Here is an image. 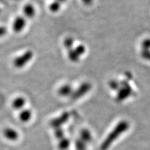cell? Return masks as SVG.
I'll use <instances>...</instances> for the list:
<instances>
[{
	"label": "cell",
	"mask_w": 150,
	"mask_h": 150,
	"mask_svg": "<svg viewBox=\"0 0 150 150\" xmlns=\"http://www.w3.org/2000/svg\"><path fill=\"white\" fill-rule=\"evenodd\" d=\"M128 123L126 121H122L118 124H117L116 127L112 129L111 132L108 134L101 145V150H106L111 144L118 138L120 136L128 129Z\"/></svg>",
	"instance_id": "1"
},
{
	"label": "cell",
	"mask_w": 150,
	"mask_h": 150,
	"mask_svg": "<svg viewBox=\"0 0 150 150\" xmlns=\"http://www.w3.org/2000/svg\"><path fill=\"white\" fill-rule=\"evenodd\" d=\"M33 52L31 50H28L21 56L16 58L13 61L14 67L18 69L22 68L25 67L27 63H29L33 58Z\"/></svg>",
	"instance_id": "2"
},
{
	"label": "cell",
	"mask_w": 150,
	"mask_h": 150,
	"mask_svg": "<svg viewBox=\"0 0 150 150\" xmlns=\"http://www.w3.org/2000/svg\"><path fill=\"white\" fill-rule=\"evenodd\" d=\"M92 88L91 84L89 82H84L81 84L76 90L74 91L71 96L73 100H76L82 98L90 91Z\"/></svg>",
	"instance_id": "3"
},
{
	"label": "cell",
	"mask_w": 150,
	"mask_h": 150,
	"mask_svg": "<svg viewBox=\"0 0 150 150\" xmlns=\"http://www.w3.org/2000/svg\"><path fill=\"white\" fill-rule=\"evenodd\" d=\"M69 116L70 115L68 112L66 111L63 112L60 116L56 117V118H53L50 121V126L54 129L62 128V126L68 122Z\"/></svg>",
	"instance_id": "4"
},
{
	"label": "cell",
	"mask_w": 150,
	"mask_h": 150,
	"mask_svg": "<svg viewBox=\"0 0 150 150\" xmlns=\"http://www.w3.org/2000/svg\"><path fill=\"white\" fill-rule=\"evenodd\" d=\"M140 55L143 59L150 62V38H146L142 41Z\"/></svg>",
	"instance_id": "5"
},
{
	"label": "cell",
	"mask_w": 150,
	"mask_h": 150,
	"mask_svg": "<svg viewBox=\"0 0 150 150\" xmlns=\"http://www.w3.org/2000/svg\"><path fill=\"white\" fill-rule=\"evenodd\" d=\"M3 135L8 141L10 142H16L20 138V134L15 129L6 127L3 131Z\"/></svg>",
	"instance_id": "6"
},
{
	"label": "cell",
	"mask_w": 150,
	"mask_h": 150,
	"mask_svg": "<svg viewBox=\"0 0 150 150\" xmlns=\"http://www.w3.org/2000/svg\"><path fill=\"white\" fill-rule=\"evenodd\" d=\"M26 24L25 18L23 16L16 17L13 23V30L15 33L21 32Z\"/></svg>",
	"instance_id": "7"
},
{
	"label": "cell",
	"mask_w": 150,
	"mask_h": 150,
	"mask_svg": "<svg viewBox=\"0 0 150 150\" xmlns=\"http://www.w3.org/2000/svg\"><path fill=\"white\" fill-rule=\"evenodd\" d=\"M79 139H81L86 144L91 142L93 136L91 131L87 128H82L79 131Z\"/></svg>",
	"instance_id": "8"
},
{
	"label": "cell",
	"mask_w": 150,
	"mask_h": 150,
	"mask_svg": "<svg viewBox=\"0 0 150 150\" xmlns=\"http://www.w3.org/2000/svg\"><path fill=\"white\" fill-rule=\"evenodd\" d=\"M73 91V89L71 86H70L69 84H64L58 89V93L60 96L67 97L71 96Z\"/></svg>",
	"instance_id": "9"
},
{
	"label": "cell",
	"mask_w": 150,
	"mask_h": 150,
	"mask_svg": "<svg viewBox=\"0 0 150 150\" xmlns=\"http://www.w3.org/2000/svg\"><path fill=\"white\" fill-rule=\"evenodd\" d=\"M33 112L31 110L24 109L21 110L19 114V119L22 123H28L31 120Z\"/></svg>",
	"instance_id": "10"
},
{
	"label": "cell",
	"mask_w": 150,
	"mask_h": 150,
	"mask_svg": "<svg viewBox=\"0 0 150 150\" xmlns=\"http://www.w3.org/2000/svg\"><path fill=\"white\" fill-rule=\"evenodd\" d=\"M26 104V100L22 96L16 98L12 102V107L14 109L19 110H21Z\"/></svg>",
	"instance_id": "11"
},
{
	"label": "cell",
	"mask_w": 150,
	"mask_h": 150,
	"mask_svg": "<svg viewBox=\"0 0 150 150\" xmlns=\"http://www.w3.org/2000/svg\"><path fill=\"white\" fill-rule=\"evenodd\" d=\"M23 13L25 16L29 18H32L34 17L36 13V10L35 7L31 4H27L23 7Z\"/></svg>",
	"instance_id": "12"
},
{
	"label": "cell",
	"mask_w": 150,
	"mask_h": 150,
	"mask_svg": "<svg viewBox=\"0 0 150 150\" xmlns=\"http://www.w3.org/2000/svg\"><path fill=\"white\" fill-rule=\"evenodd\" d=\"M71 142L68 138H63V139L59 140L58 143V148L59 150H67L70 146Z\"/></svg>",
	"instance_id": "13"
},
{
	"label": "cell",
	"mask_w": 150,
	"mask_h": 150,
	"mask_svg": "<svg viewBox=\"0 0 150 150\" xmlns=\"http://www.w3.org/2000/svg\"><path fill=\"white\" fill-rule=\"evenodd\" d=\"M68 57L69 61L73 63H78L79 61V56L73 48L68 50Z\"/></svg>",
	"instance_id": "14"
},
{
	"label": "cell",
	"mask_w": 150,
	"mask_h": 150,
	"mask_svg": "<svg viewBox=\"0 0 150 150\" xmlns=\"http://www.w3.org/2000/svg\"><path fill=\"white\" fill-rule=\"evenodd\" d=\"M74 146L76 150H86V143H84L81 139L78 138L75 141Z\"/></svg>",
	"instance_id": "15"
},
{
	"label": "cell",
	"mask_w": 150,
	"mask_h": 150,
	"mask_svg": "<svg viewBox=\"0 0 150 150\" xmlns=\"http://www.w3.org/2000/svg\"><path fill=\"white\" fill-rule=\"evenodd\" d=\"M54 129V135L56 139L60 140L65 137L64 131L62 128H59Z\"/></svg>",
	"instance_id": "16"
},
{
	"label": "cell",
	"mask_w": 150,
	"mask_h": 150,
	"mask_svg": "<svg viewBox=\"0 0 150 150\" xmlns=\"http://www.w3.org/2000/svg\"><path fill=\"white\" fill-rule=\"evenodd\" d=\"M50 10L53 13H57L61 8V3L54 1L50 4Z\"/></svg>",
	"instance_id": "17"
},
{
	"label": "cell",
	"mask_w": 150,
	"mask_h": 150,
	"mask_svg": "<svg viewBox=\"0 0 150 150\" xmlns=\"http://www.w3.org/2000/svg\"><path fill=\"white\" fill-rule=\"evenodd\" d=\"M74 43V39L72 37H67L63 41V45L64 47L67 50L73 48V45Z\"/></svg>",
	"instance_id": "18"
},
{
	"label": "cell",
	"mask_w": 150,
	"mask_h": 150,
	"mask_svg": "<svg viewBox=\"0 0 150 150\" xmlns=\"http://www.w3.org/2000/svg\"><path fill=\"white\" fill-rule=\"evenodd\" d=\"M76 51V53L79 56H81L84 54V53L86 52V48L83 45H79L77 46L76 48L74 49Z\"/></svg>",
	"instance_id": "19"
},
{
	"label": "cell",
	"mask_w": 150,
	"mask_h": 150,
	"mask_svg": "<svg viewBox=\"0 0 150 150\" xmlns=\"http://www.w3.org/2000/svg\"><path fill=\"white\" fill-rule=\"evenodd\" d=\"M7 29L4 26H0V38L3 37L6 34Z\"/></svg>",
	"instance_id": "20"
},
{
	"label": "cell",
	"mask_w": 150,
	"mask_h": 150,
	"mask_svg": "<svg viewBox=\"0 0 150 150\" xmlns=\"http://www.w3.org/2000/svg\"><path fill=\"white\" fill-rule=\"evenodd\" d=\"M83 3L86 5H90L93 2V0H82Z\"/></svg>",
	"instance_id": "21"
},
{
	"label": "cell",
	"mask_w": 150,
	"mask_h": 150,
	"mask_svg": "<svg viewBox=\"0 0 150 150\" xmlns=\"http://www.w3.org/2000/svg\"><path fill=\"white\" fill-rule=\"evenodd\" d=\"M55 1H58L59 3H64V2H65L66 1H67V0H55Z\"/></svg>",
	"instance_id": "22"
}]
</instances>
